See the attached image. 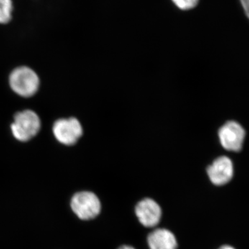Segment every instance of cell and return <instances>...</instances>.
Segmentation results:
<instances>
[{"label":"cell","mask_w":249,"mask_h":249,"mask_svg":"<svg viewBox=\"0 0 249 249\" xmlns=\"http://www.w3.org/2000/svg\"><path fill=\"white\" fill-rule=\"evenodd\" d=\"M9 83L11 89L22 97H31L38 90L40 80L36 72L27 67L16 69L11 73Z\"/></svg>","instance_id":"obj_1"},{"label":"cell","mask_w":249,"mask_h":249,"mask_svg":"<svg viewBox=\"0 0 249 249\" xmlns=\"http://www.w3.org/2000/svg\"><path fill=\"white\" fill-rule=\"evenodd\" d=\"M40 128L39 116L34 111L25 110L18 112L11 124V130L15 138L25 142L34 138Z\"/></svg>","instance_id":"obj_2"},{"label":"cell","mask_w":249,"mask_h":249,"mask_svg":"<svg viewBox=\"0 0 249 249\" xmlns=\"http://www.w3.org/2000/svg\"><path fill=\"white\" fill-rule=\"evenodd\" d=\"M71 208L77 217L82 220H90L97 217L101 211L100 199L89 191L77 193L71 200Z\"/></svg>","instance_id":"obj_3"},{"label":"cell","mask_w":249,"mask_h":249,"mask_svg":"<svg viewBox=\"0 0 249 249\" xmlns=\"http://www.w3.org/2000/svg\"><path fill=\"white\" fill-rule=\"evenodd\" d=\"M53 133L60 143L72 145L81 137L83 127L75 118L59 119L53 124Z\"/></svg>","instance_id":"obj_4"},{"label":"cell","mask_w":249,"mask_h":249,"mask_svg":"<svg viewBox=\"0 0 249 249\" xmlns=\"http://www.w3.org/2000/svg\"><path fill=\"white\" fill-rule=\"evenodd\" d=\"M219 138L224 148L238 152L242 149L245 138V131L240 124L229 121L219 130Z\"/></svg>","instance_id":"obj_5"},{"label":"cell","mask_w":249,"mask_h":249,"mask_svg":"<svg viewBox=\"0 0 249 249\" xmlns=\"http://www.w3.org/2000/svg\"><path fill=\"white\" fill-rule=\"evenodd\" d=\"M135 213L141 224L147 228L158 225L162 215L160 205L150 198L139 201L136 206Z\"/></svg>","instance_id":"obj_6"},{"label":"cell","mask_w":249,"mask_h":249,"mask_svg":"<svg viewBox=\"0 0 249 249\" xmlns=\"http://www.w3.org/2000/svg\"><path fill=\"white\" fill-rule=\"evenodd\" d=\"M211 182L216 186L227 184L233 176V165L227 157H220L214 160L207 169Z\"/></svg>","instance_id":"obj_7"},{"label":"cell","mask_w":249,"mask_h":249,"mask_svg":"<svg viewBox=\"0 0 249 249\" xmlns=\"http://www.w3.org/2000/svg\"><path fill=\"white\" fill-rule=\"evenodd\" d=\"M150 249H177L178 241L175 235L168 229H157L147 237Z\"/></svg>","instance_id":"obj_8"},{"label":"cell","mask_w":249,"mask_h":249,"mask_svg":"<svg viewBox=\"0 0 249 249\" xmlns=\"http://www.w3.org/2000/svg\"><path fill=\"white\" fill-rule=\"evenodd\" d=\"M12 0H0V24H6L12 18Z\"/></svg>","instance_id":"obj_9"},{"label":"cell","mask_w":249,"mask_h":249,"mask_svg":"<svg viewBox=\"0 0 249 249\" xmlns=\"http://www.w3.org/2000/svg\"><path fill=\"white\" fill-rule=\"evenodd\" d=\"M199 0H172L173 4L182 11H188L197 6Z\"/></svg>","instance_id":"obj_10"},{"label":"cell","mask_w":249,"mask_h":249,"mask_svg":"<svg viewBox=\"0 0 249 249\" xmlns=\"http://www.w3.org/2000/svg\"><path fill=\"white\" fill-rule=\"evenodd\" d=\"M240 2L245 10L246 15L249 18V0H240Z\"/></svg>","instance_id":"obj_11"},{"label":"cell","mask_w":249,"mask_h":249,"mask_svg":"<svg viewBox=\"0 0 249 249\" xmlns=\"http://www.w3.org/2000/svg\"><path fill=\"white\" fill-rule=\"evenodd\" d=\"M118 249H135L133 248L132 247H130V246L124 245L121 247L120 248Z\"/></svg>","instance_id":"obj_12"},{"label":"cell","mask_w":249,"mask_h":249,"mask_svg":"<svg viewBox=\"0 0 249 249\" xmlns=\"http://www.w3.org/2000/svg\"><path fill=\"white\" fill-rule=\"evenodd\" d=\"M219 249H235L233 247H231V246H223V247H220Z\"/></svg>","instance_id":"obj_13"}]
</instances>
